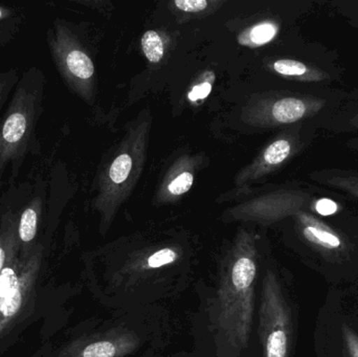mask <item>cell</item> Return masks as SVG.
Listing matches in <instances>:
<instances>
[{"mask_svg": "<svg viewBox=\"0 0 358 357\" xmlns=\"http://www.w3.org/2000/svg\"><path fill=\"white\" fill-rule=\"evenodd\" d=\"M210 90H212V85L210 83H202L195 86L189 94V101L195 102V101L206 99L210 94Z\"/></svg>", "mask_w": 358, "mask_h": 357, "instance_id": "obj_22", "label": "cell"}, {"mask_svg": "<svg viewBox=\"0 0 358 357\" xmlns=\"http://www.w3.org/2000/svg\"><path fill=\"white\" fill-rule=\"evenodd\" d=\"M310 180L325 188L342 193L358 201V171L344 168H323L315 170Z\"/></svg>", "mask_w": 358, "mask_h": 357, "instance_id": "obj_8", "label": "cell"}, {"mask_svg": "<svg viewBox=\"0 0 358 357\" xmlns=\"http://www.w3.org/2000/svg\"><path fill=\"white\" fill-rule=\"evenodd\" d=\"M315 124L322 132L358 136V89L347 90L340 107L315 119Z\"/></svg>", "mask_w": 358, "mask_h": 357, "instance_id": "obj_7", "label": "cell"}, {"mask_svg": "<svg viewBox=\"0 0 358 357\" xmlns=\"http://www.w3.org/2000/svg\"><path fill=\"white\" fill-rule=\"evenodd\" d=\"M311 212L320 217H331L336 215L341 211V205L336 203L334 199L328 196H324L320 193L313 199V205H311Z\"/></svg>", "mask_w": 358, "mask_h": 357, "instance_id": "obj_13", "label": "cell"}, {"mask_svg": "<svg viewBox=\"0 0 358 357\" xmlns=\"http://www.w3.org/2000/svg\"><path fill=\"white\" fill-rule=\"evenodd\" d=\"M45 73L25 69L0 119V190L16 184L29 155L39 156L42 145L38 123L44 112Z\"/></svg>", "mask_w": 358, "mask_h": 357, "instance_id": "obj_1", "label": "cell"}, {"mask_svg": "<svg viewBox=\"0 0 358 357\" xmlns=\"http://www.w3.org/2000/svg\"><path fill=\"white\" fill-rule=\"evenodd\" d=\"M279 31V27L273 22H265L262 24L257 25L256 27L250 31V40L254 43L265 44L273 39Z\"/></svg>", "mask_w": 358, "mask_h": 357, "instance_id": "obj_15", "label": "cell"}, {"mask_svg": "<svg viewBox=\"0 0 358 357\" xmlns=\"http://www.w3.org/2000/svg\"><path fill=\"white\" fill-rule=\"evenodd\" d=\"M301 235L306 242L324 253H343L348 249V237L343 231L330 226L309 209L296 213Z\"/></svg>", "mask_w": 358, "mask_h": 357, "instance_id": "obj_6", "label": "cell"}, {"mask_svg": "<svg viewBox=\"0 0 358 357\" xmlns=\"http://www.w3.org/2000/svg\"><path fill=\"white\" fill-rule=\"evenodd\" d=\"M117 346L110 341H98L86 345L75 356L71 357H115Z\"/></svg>", "mask_w": 358, "mask_h": 357, "instance_id": "obj_12", "label": "cell"}, {"mask_svg": "<svg viewBox=\"0 0 358 357\" xmlns=\"http://www.w3.org/2000/svg\"><path fill=\"white\" fill-rule=\"evenodd\" d=\"M45 203V180H38L34 184H27L18 210L17 235L19 254L25 255L41 242L38 239L42 215Z\"/></svg>", "mask_w": 358, "mask_h": 357, "instance_id": "obj_5", "label": "cell"}, {"mask_svg": "<svg viewBox=\"0 0 358 357\" xmlns=\"http://www.w3.org/2000/svg\"><path fill=\"white\" fill-rule=\"evenodd\" d=\"M132 159L128 154H122L113 161L110 168V178L115 184H122L127 180L131 171Z\"/></svg>", "mask_w": 358, "mask_h": 357, "instance_id": "obj_14", "label": "cell"}, {"mask_svg": "<svg viewBox=\"0 0 358 357\" xmlns=\"http://www.w3.org/2000/svg\"><path fill=\"white\" fill-rule=\"evenodd\" d=\"M193 175L189 172L181 173L169 184V191L174 195H181L187 192L193 184Z\"/></svg>", "mask_w": 358, "mask_h": 357, "instance_id": "obj_18", "label": "cell"}, {"mask_svg": "<svg viewBox=\"0 0 358 357\" xmlns=\"http://www.w3.org/2000/svg\"><path fill=\"white\" fill-rule=\"evenodd\" d=\"M174 3L179 10L189 13L200 12L208 6L206 0H176Z\"/></svg>", "mask_w": 358, "mask_h": 357, "instance_id": "obj_19", "label": "cell"}, {"mask_svg": "<svg viewBox=\"0 0 358 357\" xmlns=\"http://www.w3.org/2000/svg\"><path fill=\"white\" fill-rule=\"evenodd\" d=\"M142 48L145 56L150 62L157 63L163 59V40L157 31H148L143 35Z\"/></svg>", "mask_w": 358, "mask_h": 357, "instance_id": "obj_11", "label": "cell"}, {"mask_svg": "<svg viewBox=\"0 0 358 357\" xmlns=\"http://www.w3.org/2000/svg\"><path fill=\"white\" fill-rule=\"evenodd\" d=\"M326 4L349 27L358 31V0H329Z\"/></svg>", "mask_w": 358, "mask_h": 357, "instance_id": "obj_9", "label": "cell"}, {"mask_svg": "<svg viewBox=\"0 0 358 357\" xmlns=\"http://www.w3.org/2000/svg\"><path fill=\"white\" fill-rule=\"evenodd\" d=\"M345 147L349 150L358 152V136H352L345 142Z\"/></svg>", "mask_w": 358, "mask_h": 357, "instance_id": "obj_23", "label": "cell"}, {"mask_svg": "<svg viewBox=\"0 0 358 357\" xmlns=\"http://www.w3.org/2000/svg\"><path fill=\"white\" fill-rule=\"evenodd\" d=\"M24 14L15 6H2L0 4V24L12 22L16 19L23 18Z\"/></svg>", "mask_w": 358, "mask_h": 357, "instance_id": "obj_21", "label": "cell"}, {"mask_svg": "<svg viewBox=\"0 0 358 357\" xmlns=\"http://www.w3.org/2000/svg\"><path fill=\"white\" fill-rule=\"evenodd\" d=\"M24 19L25 17H23L12 22L0 24V50L16 39L17 36L20 33L21 27L24 24Z\"/></svg>", "mask_w": 358, "mask_h": 357, "instance_id": "obj_16", "label": "cell"}, {"mask_svg": "<svg viewBox=\"0 0 358 357\" xmlns=\"http://www.w3.org/2000/svg\"><path fill=\"white\" fill-rule=\"evenodd\" d=\"M255 251L237 249L225 261L218 291L217 326L234 349L248 347L254 316Z\"/></svg>", "mask_w": 358, "mask_h": 357, "instance_id": "obj_2", "label": "cell"}, {"mask_svg": "<svg viewBox=\"0 0 358 357\" xmlns=\"http://www.w3.org/2000/svg\"><path fill=\"white\" fill-rule=\"evenodd\" d=\"M20 77L17 67H10L6 71H0V119L4 112V107L10 101Z\"/></svg>", "mask_w": 358, "mask_h": 357, "instance_id": "obj_10", "label": "cell"}, {"mask_svg": "<svg viewBox=\"0 0 358 357\" xmlns=\"http://www.w3.org/2000/svg\"><path fill=\"white\" fill-rule=\"evenodd\" d=\"M344 339L349 356L358 357V335L352 329L344 327Z\"/></svg>", "mask_w": 358, "mask_h": 357, "instance_id": "obj_20", "label": "cell"}, {"mask_svg": "<svg viewBox=\"0 0 358 357\" xmlns=\"http://www.w3.org/2000/svg\"><path fill=\"white\" fill-rule=\"evenodd\" d=\"M176 258H178V255H176V253L173 249H163L149 257L148 261H147V268H162V266L173 263V262L176 261Z\"/></svg>", "mask_w": 358, "mask_h": 357, "instance_id": "obj_17", "label": "cell"}, {"mask_svg": "<svg viewBox=\"0 0 358 357\" xmlns=\"http://www.w3.org/2000/svg\"><path fill=\"white\" fill-rule=\"evenodd\" d=\"M259 335L264 357H288L292 316L277 277L268 270L263 284L259 312Z\"/></svg>", "mask_w": 358, "mask_h": 357, "instance_id": "obj_4", "label": "cell"}, {"mask_svg": "<svg viewBox=\"0 0 358 357\" xmlns=\"http://www.w3.org/2000/svg\"><path fill=\"white\" fill-rule=\"evenodd\" d=\"M44 245L19 254L0 275V356L16 341L27 316L33 314L37 285L44 265Z\"/></svg>", "mask_w": 358, "mask_h": 357, "instance_id": "obj_3", "label": "cell"}]
</instances>
